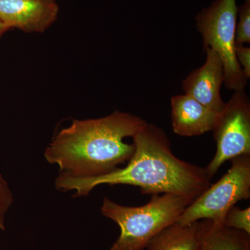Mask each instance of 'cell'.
I'll list each match as a JSON object with an SVG mask.
<instances>
[{
	"instance_id": "cell-1",
	"label": "cell",
	"mask_w": 250,
	"mask_h": 250,
	"mask_svg": "<svg viewBox=\"0 0 250 250\" xmlns=\"http://www.w3.org/2000/svg\"><path fill=\"white\" fill-rule=\"evenodd\" d=\"M135 152L124 168L93 178H74L60 174L58 190H75V196H86L102 184L135 186L143 195L172 193L193 199L210 185L206 167L181 160L171 149L164 130L147 123L134 137Z\"/></svg>"
},
{
	"instance_id": "cell-2",
	"label": "cell",
	"mask_w": 250,
	"mask_h": 250,
	"mask_svg": "<svg viewBox=\"0 0 250 250\" xmlns=\"http://www.w3.org/2000/svg\"><path fill=\"white\" fill-rule=\"evenodd\" d=\"M147 122L125 112L115 111L98 119L75 120L54 138L45 151L60 174L74 178H93L116 170L129 161L135 146L124 142L133 138Z\"/></svg>"
},
{
	"instance_id": "cell-3",
	"label": "cell",
	"mask_w": 250,
	"mask_h": 250,
	"mask_svg": "<svg viewBox=\"0 0 250 250\" xmlns=\"http://www.w3.org/2000/svg\"><path fill=\"white\" fill-rule=\"evenodd\" d=\"M193 200L175 194H153L146 205L127 207L105 197L102 214L121 229L110 250H144L153 237L177 222Z\"/></svg>"
},
{
	"instance_id": "cell-4",
	"label": "cell",
	"mask_w": 250,
	"mask_h": 250,
	"mask_svg": "<svg viewBox=\"0 0 250 250\" xmlns=\"http://www.w3.org/2000/svg\"><path fill=\"white\" fill-rule=\"evenodd\" d=\"M237 17L236 0H215L195 18L204 51L210 49L218 54L223 65V84L233 91L245 90L248 82L235 54Z\"/></svg>"
},
{
	"instance_id": "cell-5",
	"label": "cell",
	"mask_w": 250,
	"mask_h": 250,
	"mask_svg": "<svg viewBox=\"0 0 250 250\" xmlns=\"http://www.w3.org/2000/svg\"><path fill=\"white\" fill-rule=\"evenodd\" d=\"M231 167L188 206L176 223L189 225L202 220L223 225L230 208L250 198V154L231 159Z\"/></svg>"
},
{
	"instance_id": "cell-6",
	"label": "cell",
	"mask_w": 250,
	"mask_h": 250,
	"mask_svg": "<svg viewBox=\"0 0 250 250\" xmlns=\"http://www.w3.org/2000/svg\"><path fill=\"white\" fill-rule=\"evenodd\" d=\"M212 131L217 149L206 167L210 179L227 161L250 154V101L245 90L234 91Z\"/></svg>"
},
{
	"instance_id": "cell-7",
	"label": "cell",
	"mask_w": 250,
	"mask_h": 250,
	"mask_svg": "<svg viewBox=\"0 0 250 250\" xmlns=\"http://www.w3.org/2000/svg\"><path fill=\"white\" fill-rule=\"evenodd\" d=\"M55 0H0V21L26 33H42L58 18Z\"/></svg>"
},
{
	"instance_id": "cell-8",
	"label": "cell",
	"mask_w": 250,
	"mask_h": 250,
	"mask_svg": "<svg viewBox=\"0 0 250 250\" xmlns=\"http://www.w3.org/2000/svg\"><path fill=\"white\" fill-rule=\"evenodd\" d=\"M205 63L189 73L182 82L185 95L195 99L217 113H221L225 104L221 96L224 69L221 59L212 49H205Z\"/></svg>"
},
{
	"instance_id": "cell-9",
	"label": "cell",
	"mask_w": 250,
	"mask_h": 250,
	"mask_svg": "<svg viewBox=\"0 0 250 250\" xmlns=\"http://www.w3.org/2000/svg\"><path fill=\"white\" fill-rule=\"evenodd\" d=\"M219 115L185 94L171 98L172 129L179 136L191 137L212 131Z\"/></svg>"
},
{
	"instance_id": "cell-10",
	"label": "cell",
	"mask_w": 250,
	"mask_h": 250,
	"mask_svg": "<svg viewBox=\"0 0 250 250\" xmlns=\"http://www.w3.org/2000/svg\"><path fill=\"white\" fill-rule=\"evenodd\" d=\"M197 250H250V234L212 220H200Z\"/></svg>"
},
{
	"instance_id": "cell-11",
	"label": "cell",
	"mask_w": 250,
	"mask_h": 250,
	"mask_svg": "<svg viewBox=\"0 0 250 250\" xmlns=\"http://www.w3.org/2000/svg\"><path fill=\"white\" fill-rule=\"evenodd\" d=\"M198 222L189 225L174 223L153 237L146 250H197Z\"/></svg>"
},
{
	"instance_id": "cell-12",
	"label": "cell",
	"mask_w": 250,
	"mask_h": 250,
	"mask_svg": "<svg viewBox=\"0 0 250 250\" xmlns=\"http://www.w3.org/2000/svg\"><path fill=\"white\" fill-rule=\"evenodd\" d=\"M238 21L236 26V45L250 43V0L238 7Z\"/></svg>"
},
{
	"instance_id": "cell-13",
	"label": "cell",
	"mask_w": 250,
	"mask_h": 250,
	"mask_svg": "<svg viewBox=\"0 0 250 250\" xmlns=\"http://www.w3.org/2000/svg\"><path fill=\"white\" fill-rule=\"evenodd\" d=\"M223 225L250 234V207L242 209L233 206L227 213Z\"/></svg>"
},
{
	"instance_id": "cell-14",
	"label": "cell",
	"mask_w": 250,
	"mask_h": 250,
	"mask_svg": "<svg viewBox=\"0 0 250 250\" xmlns=\"http://www.w3.org/2000/svg\"><path fill=\"white\" fill-rule=\"evenodd\" d=\"M14 202L7 182L0 174V229L5 230V215Z\"/></svg>"
},
{
	"instance_id": "cell-15",
	"label": "cell",
	"mask_w": 250,
	"mask_h": 250,
	"mask_svg": "<svg viewBox=\"0 0 250 250\" xmlns=\"http://www.w3.org/2000/svg\"><path fill=\"white\" fill-rule=\"evenodd\" d=\"M235 54L238 64L244 72L246 78H250V48L244 45H236Z\"/></svg>"
},
{
	"instance_id": "cell-16",
	"label": "cell",
	"mask_w": 250,
	"mask_h": 250,
	"mask_svg": "<svg viewBox=\"0 0 250 250\" xmlns=\"http://www.w3.org/2000/svg\"><path fill=\"white\" fill-rule=\"evenodd\" d=\"M9 28L6 27V26L0 21V37H1L6 31L9 30Z\"/></svg>"
}]
</instances>
